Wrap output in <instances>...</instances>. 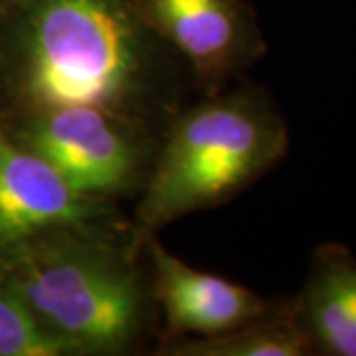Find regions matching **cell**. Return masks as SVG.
I'll list each match as a JSON object with an SVG mask.
<instances>
[{"label": "cell", "mask_w": 356, "mask_h": 356, "mask_svg": "<svg viewBox=\"0 0 356 356\" xmlns=\"http://www.w3.org/2000/svg\"><path fill=\"white\" fill-rule=\"evenodd\" d=\"M191 72L135 0H0V123L93 111L165 135Z\"/></svg>", "instance_id": "cell-1"}, {"label": "cell", "mask_w": 356, "mask_h": 356, "mask_svg": "<svg viewBox=\"0 0 356 356\" xmlns=\"http://www.w3.org/2000/svg\"><path fill=\"white\" fill-rule=\"evenodd\" d=\"M0 271L67 356L149 355L161 337L147 264L129 234L50 229L2 252Z\"/></svg>", "instance_id": "cell-2"}, {"label": "cell", "mask_w": 356, "mask_h": 356, "mask_svg": "<svg viewBox=\"0 0 356 356\" xmlns=\"http://www.w3.org/2000/svg\"><path fill=\"white\" fill-rule=\"evenodd\" d=\"M289 125L273 93L242 77L191 102L166 129L129 214L135 254L180 218L218 208L287 156Z\"/></svg>", "instance_id": "cell-3"}, {"label": "cell", "mask_w": 356, "mask_h": 356, "mask_svg": "<svg viewBox=\"0 0 356 356\" xmlns=\"http://www.w3.org/2000/svg\"><path fill=\"white\" fill-rule=\"evenodd\" d=\"M2 127L79 194L121 208L139 198L163 139L137 123L93 111L38 115Z\"/></svg>", "instance_id": "cell-4"}, {"label": "cell", "mask_w": 356, "mask_h": 356, "mask_svg": "<svg viewBox=\"0 0 356 356\" xmlns=\"http://www.w3.org/2000/svg\"><path fill=\"white\" fill-rule=\"evenodd\" d=\"M135 6L186 65L196 97L240 81L269 50L248 0H135Z\"/></svg>", "instance_id": "cell-5"}, {"label": "cell", "mask_w": 356, "mask_h": 356, "mask_svg": "<svg viewBox=\"0 0 356 356\" xmlns=\"http://www.w3.org/2000/svg\"><path fill=\"white\" fill-rule=\"evenodd\" d=\"M60 228L131 236L129 214L121 206L79 194L0 125V254L38 234Z\"/></svg>", "instance_id": "cell-6"}, {"label": "cell", "mask_w": 356, "mask_h": 356, "mask_svg": "<svg viewBox=\"0 0 356 356\" xmlns=\"http://www.w3.org/2000/svg\"><path fill=\"white\" fill-rule=\"evenodd\" d=\"M149 283L161 315V337H216L261 317L273 303L242 283L188 266L159 236L143 245Z\"/></svg>", "instance_id": "cell-7"}, {"label": "cell", "mask_w": 356, "mask_h": 356, "mask_svg": "<svg viewBox=\"0 0 356 356\" xmlns=\"http://www.w3.org/2000/svg\"><path fill=\"white\" fill-rule=\"evenodd\" d=\"M313 356H356V255L339 242L313 250L295 295Z\"/></svg>", "instance_id": "cell-8"}, {"label": "cell", "mask_w": 356, "mask_h": 356, "mask_svg": "<svg viewBox=\"0 0 356 356\" xmlns=\"http://www.w3.org/2000/svg\"><path fill=\"white\" fill-rule=\"evenodd\" d=\"M151 356H313L295 295L273 297L261 317L216 337L156 341Z\"/></svg>", "instance_id": "cell-9"}, {"label": "cell", "mask_w": 356, "mask_h": 356, "mask_svg": "<svg viewBox=\"0 0 356 356\" xmlns=\"http://www.w3.org/2000/svg\"><path fill=\"white\" fill-rule=\"evenodd\" d=\"M0 356H67L0 271Z\"/></svg>", "instance_id": "cell-10"}]
</instances>
